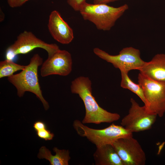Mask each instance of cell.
<instances>
[{"mask_svg": "<svg viewBox=\"0 0 165 165\" xmlns=\"http://www.w3.org/2000/svg\"><path fill=\"white\" fill-rule=\"evenodd\" d=\"M93 51L99 57L111 63L120 71L128 73L131 70H139L145 63L141 58L140 50L132 47L123 48L116 55L109 54L98 48H94Z\"/></svg>", "mask_w": 165, "mask_h": 165, "instance_id": "52a82bcc", "label": "cell"}, {"mask_svg": "<svg viewBox=\"0 0 165 165\" xmlns=\"http://www.w3.org/2000/svg\"><path fill=\"white\" fill-rule=\"evenodd\" d=\"M16 0H7L8 3L11 8L16 7Z\"/></svg>", "mask_w": 165, "mask_h": 165, "instance_id": "44dd1931", "label": "cell"}, {"mask_svg": "<svg viewBox=\"0 0 165 165\" xmlns=\"http://www.w3.org/2000/svg\"><path fill=\"white\" fill-rule=\"evenodd\" d=\"M47 27L53 38L62 44H68L74 38L72 29L57 10L50 13Z\"/></svg>", "mask_w": 165, "mask_h": 165, "instance_id": "8fae6325", "label": "cell"}, {"mask_svg": "<svg viewBox=\"0 0 165 165\" xmlns=\"http://www.w3.org/2000/svg\"><path fill=\"white\" fill-rule=\"evenodd\" d=\"M121 76V86L124 88L127 89L135 94L141 99L144 104H146V100L144 91L141 86L138 83L134 82L128 76V73L123 71H120Z\"/></svg>", "mask_w": 165, "mask_h": 165, "instance_id": "9a60e30c", "label": "cell"}, {"mask_svg": "<svg viewBox=\"0 0 165 165\" xmlns=\"http://www.w3.org/2000/svg\"><path fill=\"white\" fill-rule=\"evenodd\" d=\"M86 0H67L68 5L76 11H79Z\"/></svg>", "mask_w": 165, "mask_h": 165, "instance_id": "ac0fdd59", "label": "cell"}, {"mask_svg": "<svg viewBox=\"0 0 165 165\" xmlns=\"http://www.w3.org/2000/svg\"><path fill=\"white\" fill-rule=\"evenodd\" d=\"M119 0H94V3L97 4H107L109 2L117 1Z\"/></svg>", "mask_w": 165, "mask_h": 165, "instance_id": "d6986e66", "label": "cell"}, {"mask_svg": "<svg viewBox=\"0 0 165 165\" xmlns=\"http://www.w3.org/2000/svg\"><path fill=\"white\" fill-rule=\"evenodd\" d=\"M36 48L45 50L48 56L60 49L56 44L47 43L37 38L32 32L25 31L20 33L14 43L7 48L6 59L13 61L17 55L28 53Z\"/></svg>", "mask_w": 165, "mask_h": 165, "instance_id": "8992f818", "label": "cell"}, {"mask_svg": "<svg viewBox=\"0 0 165 165\" xmlns=\"http://www.w3.org/2000/svg\"><path fill=\"white\" fill-rule=\"evenodd\" d=\"M128 114L122 119L120 124L131 133L138 132L151 128L157 115L148 113L145 105L141 106L133 98Z\"/></svg>", "mask_w": 165, "mask_h": 165, "instance_id": "ba28073f", "label": "cell"}, {"mask_svg": "<svg viewBox=\"0 0 165 165\" xmlns=\"http://www.w3.org/2000/svg\"><path fill=\"white\" fill-rule=\"evenodd\" d=\"M91 85L89 78L83 76L75 78L71 83L72 93L78 94L85 106L86 113L82 123L99 124L119 120L120 117L119 114L109 112L99 105L92 95Z\"/></svg>", "mask_w": 165, "mask_h": 165, "instance_id": "6da1fadb", "label": "cell"}, {"mask_svg": "<svg viewBox=\"0 0 165 165\" xmlns=\"http://www.w3.org/2000/svg\"><path fill=\"white\" fill-rule=\"evenodd\" d=\"M56 153L53 155L51 152L45 146H42L39 149L38 157L39 159H45L48 160L51 165H68L71 159L70 152L68 150L60 149L56 147L53 149Z\"/></svg>", "mask_w": 165, "mask_h": 165, "instance_id": "5bb4252c", "label": "cell"}, {"mask_svg": "<svg viewBox=\"0 0 165 165\" xmlns=\"http://www.w3.org/2000/svg\"><path fill=\"white\" fill-rule=\"evenodd\" d=\"M5 15L4 13H3L1 9H0V22H2L4 19L5 18Z\"/></svg>", "mask_w": 165, "mask_h": 165, "instance_id": "7402d4cb", "label": "cell"}, {"mask_svg": "<svg viewBox=\"0 0 165 165\" xmlns=\"http://www.w3.org/2000/svg\"><path fill=\"white\" fill-rule=\"evenodd\" d=\"M96 148L93 154L95 165H123L112 145H104Z\"/></svg>", "mask_w": 165, "mask_h": 165, "instance_id": "4fadbf2b", "label": "cell"}, {"mask_svg": "<svg viewBox=\"0 0 165 165\" xmlns=\"http://www.w3.org/2000/svg\"><path fill=\"white\" fill-rule=\"evenodd\" d=\"M29 0H16V7L21 6L25 2Z\"/></svg>", "mask_w": 165, "mask_h": 165, "instance_id": "ffe728a7", "label": "cell"}, {"mask_svg": "<svg viewBox=\"0 0 165 165\" xmlns=\"http://www.w3.org/2000/svg\"><path fill=\"white\" fill-rule=\"evenodd\" d=\"M123 165H145V153L139 142L133 136L119 139L112 144Z\"/></svg>", "mask_w": 165, "mask_h": 165, "instance_id": "9c48e42d", "label": "cell"}, {"mask_svg": "<svg viewBox=\"0 0 165 165\" xmlns=\"http://www.w3.org/2000/svg\"><path fill=\"white\" fill-rule=\"evenodd\" d=\"M138 79L144 91L147 112L162 117L165 112V83L151 79L140 72Z\"/></svg>", "mask_w": 165, "mask_h": 165, "instance_id": "5b68a950", "label": "cell"}, {"mask_svg": "<svg viewBox=\"0 0 165 165\" xmlns=\"http://www.w3.org/2000/svg\"><path fill=\"white\" fill-rule=\"evenodd\" d=\"M73 126L79 135L86 138L96 147L106 145H112L119 139L133 136V133L123 126L114 123L105 128L97 129L87 127L79 120H75Z\"/></svg>", "mask_w": 165, "mask_h": 165, "instance_id": "277c9868", "label": "cell"}, {"mask_svg": "<svg viewBox=\"0 0 165 165\" xmlns=\"http://www.w3.org/2000/svg\"><path fill=\"white\" fill-rule=\"evenodd\" d=\"M128 9L127 4L117 7L106 4H91L86 2L79 12L83 19L94 24L100 30L109 31Z\"/></svg>", "mask_w": 165, "mask_h": 165, "instance_id": "3957f363", "label": "cell"}, {"mask_svg": "<svg viewBox=\"0 0 165 165\" xmlns=\"http://www.w3.org/2000/svg\"><path fill=\"white\" fill-rule=\"evenodd\" d=\"M72 61L71 55L68 51L60 49L48 56L40 69L42 77L56 75L63 76L68 75L72 71Z\"/></svg>", "mask_w": 165, "mask_h": 165, "instance_id": "30bf717a", "label": "cell"}, {"mask_svg": "<svg viewBox=\"0 0 165 165\" xmlns=\"http://www.w3.org/2000/svg\"><path fill=\"white\" fill-rule=\"evenodd\" d=\"M26 66L15 63L12 60L6 59L0 62V78L9 77L17 71L24 69Z\"/></svg>", "mask_w": 165, "mask_h": 165, "instance_id": "2e32d148", "label": "cell"}, {"mask_svg": "<svg viewBox=\"0 0 165 165\" xmlns=\"http://www.w3.org/2000/svg\"><path fill=\"white\" fill-rule=\"evenodd\" d=\"M42 63V58L38 54H35L24 69L8 77V80L15 87L19 97H23L26 92L32 93L42 102L45 109L47 110L49 108V105L43 96L38 75V68Z\"/></svg>", "mask_w": 165, "mask_h": 165, "instance_id": "7a4b0ae2", "label": "cell"}, {"mask_svg": "<svg viewBox=\"0 0 165 165\" xmlns=\"http://www.w3.org/2000/svg\"><path fill=\"white\" fill-rule=\"evenodd\" d=\"M147 77L157 82L165 83V54H158L151 61L146 62L138 70Z\"/></svg>", "mask_w": 165, "mask_h": 165, "instance_id": "7c38bea8", "label": "cell"}, {"mask_svg": "<svg viewBox=\"0 0 165 165\" xmlns=\"http://www.w3.org/2000/svg\"><path fill=\"white\" fill-rule=\"evenodd\" d=\"M35 131L38 138L45 141L52 140L54 137V134L48 129L47 127Z\"/></svg>", "mask_w": 165, "mask_h": 165, "instance_id": "e0dca14e", "label": "cell"}]
</instances>
